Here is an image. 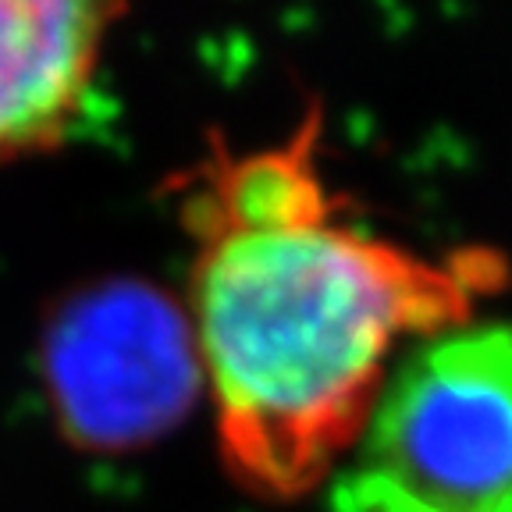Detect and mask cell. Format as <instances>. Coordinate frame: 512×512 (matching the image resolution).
Returning <instances> with one entry per match:
<instances>
[{"label":"cell","instance_id":"1","mask_svg":"<svg viewBox=\"0 0 512 512\" xmlns=\"http://www.w3.org/2000/svg\"><path fill=\"white\" fill-rule=\"evenodd\" d=\"M317 118L203 171L192 235V356L242 488L292 502L331 484L395 363L466 324L502 285L488 253L427 256L345 214Z\"/></svg>","mask_w":512,"mask_h":512},{"label":"cell","instance_id":"2","mask_svg":"<svg viewBox=\"0 0 512 512\" xmlns=\"http://www.w3.org/2000/svg\"><path fill=\"white\" fill-rule=\"evenodd\" d=\"M328 488L335 512H512V320L416 342Z\"/></svg>","mask_w":512,"mask_h":512},{"label":"cell","instance_id":"3","mask_svg":"<svg viewBox=\"0 0 512 512\" xmlns=\"http://www.w3.org/2000/svg\"><path fill=\"white\" fill-rule=\"evenodd\" d=\"M118 15L93 0H0V164L72 136Z\"/></svg>","mask_w":512,"mask_h":512},{"label":"cell","instance_id":"4","mask_svg":"<svg viewBox=\"0 0 512 512\" xmlns=\"http://www.w3.org/2000/svg\"><path fill=\"white\" fill-rule=\"evenodd\" d=\"M57 392L89 434H139L175 406L171 331L143 306H104L61 338Z\"/></svg>","mask_w":512,"mask_h":512}]
</instances>
